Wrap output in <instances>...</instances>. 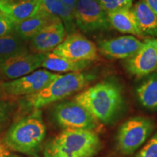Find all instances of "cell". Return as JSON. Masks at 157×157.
I'll return each mask as SVG.
<instances>
[{
  "mask_svg": "<svg viewBox=\"0 0 157 157\" xmlns=\"http://www.w3.org/2000/svg\"><path fill=\"white\" fill-rule=\"evenodd\" d=\"M73 101L83 106L98 122L110 123L123 104L121 89L112 82H102L82 90Z\"/></svg>",
  "mask_w": 157,
  "mask_h": 157,
  "instance_id": "obj_1",
  "label": "cell"
},
{
  "mask_svg": "<svg viewBox=\"0 0 157 157\" xmlns=\"http://www.w3.org/2000/svg\"><path fill=\"white\" fill-rule=\"evenodd\" d=\"M101 148L95 131L63 129L45 147L44 157H93Z\"/></svg>",
  "mask_w": 157,
  "mask_h": 157,
  "instance_id": "obj_2",
  "label": "cell"
},
{
  "mask_svg": "<svg viewBox=\"0 0 157 157\" xmlns=\"http://www.w3.org/2000/svg\"><path fill=\"white\" fill-rule=\"evenodd\" d=\"M96 78L91 72H70L58 74L47 87L38 93L25 96V105L33 109H40L68 96L81 92Z\"/></svg>",
  "mask_w": 157,
  "mask_h": 157,
  "instance_id": "obj_3",
  "label": "cell"
},
{
  "mask_svg": "<svg viewBox=\"0 0 157 157\" xmlns=\"http://www.w3.org/2000/svg\"><path fill=\"white\" fill-rule=\"evenodd\" d=\"M46 135V127L40 109L11 125L3 143L10 150L23 154H32L38 150Z\"/></svg>",
  "mask_w": 157,
  "mask_h": 157,
  "instance_id": "obj_4",
  "label": "cell"
},
{
  "mask_svg": "<svg viewBox=\"0 0 157 157\" xmlns=\"http://www.w3.org/2000/svg\"><path fill=\"white\" fill-rule=\"evenodd\" d=\"M154 129V121L148 118L135 117L129 119L117 132L118 151L125 156L134 154L146 143Z\"/></svg>",
  "mask_w": 157,
  "mask_h": 157,
  "instance_id": "obj_5",
  "label": "cell"
},
{
  "mask_svg": "<svg viewBox=\"0 0 157 157\" xmlns=\"http://www.w3.org/2000/svg\"><path fill=\"white\" fill-rule=\"evenodd\" d=\"M52 117L60 127L66 129L95 131L99 122L87 110L74 101L58 103L52 109Z\"/></svg>",
  "mask_w": 157,
  "mask_h": 157,
  "instance_id": "obj_6",
  "label": "cell"
},
{
  "mask_svg": "<svg viewBox=\"0 0 157 157\" xmlns=\"http://www.w3.org/2000/svg\"><path fill=\"white\" fill-rule=\"evenodd\" d=\"M58 76V74L50 71L39 69L22 77L2 82L1 85L7 97H25L44 89Z\"/></svg>",
  "mask_w": 157,
  "mask_h": 157,
  "instance_id": "obj_7",
  "label": "cell"
},
{
  "mask_svg": "<svg viewBox=\"0 0 157 157\" xmlns=\"http://www.w3.org/2000/svg\"><path fill=\"white\" fill-rule=\"evenodd\" d=\"M74 13L76 27L84 32L106 30L110 27L107 14L97 0H78Z\"/></svg>",
  "mask_w": 157,
  "mask_h": 157,
  "instance_id": "obj_8",
  "label": "cell"
},
{
  "mask_svg": "<svg viewBox=\"0 0 157 157\" xmlns=\"http://www.w3.org/2000/svg\"><path fill=\"white\" fill-rule=\"evenodd\" d=\"M98 47L83 35L73 33L52 51L55 54L73 61H95L99 60Z\"/></svg>",
  "mask_w": 157,
  "mask_h": 157,
  "instance_id": "obj_9",
  "label": "cell"
},
{
  "mask_svg": "<svg viewBox=\"0 0 157 157\" xmlns=\"http://www.w3.org/2000/svg\"><path fill=\"white\" fill-rule=\"evenodd\" d=\"M124 66L129 74L137 77L157 72V38H147L141 48L125 60Z\"/></svg>",
  "mask_w": 157,
  "mask_h": 157,
  "instance_id": "obj_10",
  "label": "cell"
},
{
  "mask_svg": "<svg viewBox=\"0 0 157 157\" xmlns=\"http://www.w3.org/2000/svg\"><path fill=\"white\" fill-rule=\"evenodd\" d=\"M45 53L24 52L0 61L1 74L10 79L22 77L42 67Z\"/></svg>",
  "mask_w": 157,
  "mask_h": 157,
  "instance_id": "obj_11",
  "label": "cell"
},
{
  "mask_svg": "<svg viewBox=\"0 0 157 157\" xmlns=\"http://www.w3.org/2000/svg\"><path fill=\"white\" fill-rule=\"evenodd\" d=\"M66 29L62 21L56 17L30 39V50L34 53L52 52L66 39Z\"/></svg>",
  "mask_w": 157,
  "mask_h": 157,
  "instance_id": "obj_12",
  "label": "cell"
},
{
  "mask_svg": "<svg viewBox=\"0 0 157 157\" xmlns=\"http://www.w3.org/2000/svg\"><path fill=\"white\" fill-rule=\"evenodd\" d=\"M143 45L134 36L127 35L105 39L98 42V51L105 57L113 59H127L132 56Z\"/></svg>",
  "mask_w": 157,
  "mask_h": 157,
  "instance_id": "obj_13",
  "label": "cell"
},
{
  "mask_svg": "<svg viewBox=\"0 0 157 157\" xmlns=\"http://www.w3.org/2000/svg\"><path fill=\"white\" fill-rule=\"evenodd\" d=\"M40 0H0V13L13 25L37 13Z\"/></svg>",
  "mask_w": 157,
  "mask_h": 157,
  "instance_id": "obj_14",
  "label": "cell"
},
{
  "mask_svg": "<svg viewBox=\"0 0 157 157\" xmlns=\"http://www.w3.org/2000/svg\"><path fill=\"white\" fill-rule=\"evenodd\" d=\"M137 27L143 37L157 38V15L143 0L131 7Z\"/></svg>",
  "mask_w": 157,
  "mask_h": 157,
  "instance_id": "obj_15",
  "label": "cell"
},
{
  "mask_svg": "<svg viewBox=\"0 0 157 157\" xmlns=\"http://www.w3.org/2000/svg\"><path fill=\"white\" fill-rule=\"evenodd\" d=\"M39 10L61 20L66 32L69 34L75 33L76 25L74 10L60 0H40Z\"/></svg>",
  "mask_w": 157,
  "mask_h": 157,
  "instance_id": "obj_16",
  "label": "cell"
},
{
  "mask_svg": "<svg viewBox=\"0 0 157 157\" xmlns=\"http://www.w3.org/2000/svg\"><path fill=\"white\" fill-rule=\"evenodd\" d=\"M57 17L38 10L36 13L29 18L14 25L13 31L20 37L27 40L31 39L45 25L52 22Z\"/></svg>",
  "mask_w": 157,
  "mask_h": 157,
  "instance_id": "obj_17",
  "label": "cell"
},
{
  "mask_svg": "<svg viewBox=\"0 0 157 157\" xmlns=\"http://www.w3.org/2000/svg\"><path fill=\"white\" fill-rule=\"evenodd\" d=\"M91 63L90 61H73L50 52L45 53L42 67L50 71L70 73L83 71Z\"/></svg>",
  "mask_w": 157,
  "mask_h": 157,
  "instance_id": "obj_18",
  "label": "cell"
},
{
  "mask_svg": "<svg viewBox=\"0 0 157 157\" xmlns=\"http://www.w3.org/2000/svg\"><path fill=\"white\" fill-rule=\"evenodd\" d=\"M107 17L110 25H111L116 30L119 31V32L143 37L137 27L136 21L131 9L121 10L113 13H108Z\"/></svg>",
  "mask_w": 157,
  "mask_h": 157,
  "instance_id": "obj_19",
  "label": "cell"
},
{
  "mask_svg": "<svg viewBox=\"0 0 157 157\" xmlns=\"http://www.w3.org/2000/svg\"><path fill=\"white\" fill-rule=\"evenodd\" d=\"M137 98L143 107L150 111L157 110V72L148 76L137 88Z\"/></svg>",
  "mask_w": 157,
  "mask_h": 157,
  "instance_id": "obj_20",
  "label": "cell"
},
{
  "mask_svg": "<svg viewBox=\"0 0 157 157\" xmlns=\"http://www.w3.org/2000/svg\"><path fill=\"white\" fill-rule=\"evenodd\" d=\"M26 41L14 31L0 36V61L12 56L29 52Z\"/></svg>",
  "mask_w": 157,
  "mask_h": 157,
  "instance_id": "obj_21",
  "label": "cell"
},
{
  "mask_svg": "<svg viewBox=\"0 0 157 157\" xmlns=\"http://www.w3.org/2000/svg\"><path fill=\"white\" fill-rule=\"evenodd\" d=\"M106 14L121 10L131 9L133 0H97Z\"/></svg>",
  "mask_w": 157,
  "mask_h": 157,
  "instance_id": "obj_22",
  "label": "cell"
},
{
  "mask_svg": "<svg viewBox=\"0 0 157 157\" xmlns=\"http://www.w3.org/2000/svg\"><path fill=\"white\" fill-rule=\"evenodd\" d=\"M134 157H157V131Z\"/></svg>",
  "mask_w": 157,
  "mask_h": 157,
  "instance_id": "obj_23",
  "label": "cell"
},
{
  "mask_svg": "<svg viewBox=\"0 0 157 157\" xmlns=\"http://www.w3.org/2000/svg\"><path fill=\"white\" fill-rule=\"evenodd\" d=\"M13 107L9 102L0 101V132L8 124L12 118Z\"/></svg>",
  "mask_w": 157,
  "mask_h": 157,
  "instance_id": "obj_24",
  "label": "cell"
},
{
  "mask_svg": "<svg viewBox=\"0 0 157 157\" xmlns=\"http://www.w3.org/2000/svg\"><path fill=\"white\" fill-rule=\"evenodd\" d=\"M14 25L8 19L0 13V36L13 32Z\"/></svg>",
  "mask_w": 157,
  "mask_h": 157,
  "instance_id": "obj_25",
  "label": "cell"
},
{
  "mask_svg": "<svg viewBox=\"0 0 157 157\" xmlns=\"http://www.w3.org/2000/svg\"><path fill=\"white\" fill-rule=\"evenodd\" d=\"M0 157H17L11 150L7 148L5 143L0 141Z\"/></svg>",
  "mask_w": 157,
  "mask_h": 157,
  "instance_id": "obj_26",
  "label": "cell"
},
{
  "mask_svg": "<svg viewBox=\"0 0 157 157\" xmlns=\"http://www.w3.org/2000/svg\"><path fill=\"white\" fill-rule=\"evenodd\" d=\"M157 15V0H143Z\"/></svg>",
  "mask_w": 157,
  "mask_h": 157,
  "instance_id": "obj_27",
  "label": "cell"
},
{
  "mask_svg": "<svg viewBox=\"0 0 157 157\" xmlns=\"http://www.w3.org/2000/svg\"><path fill=\"white\" fill-rule=\"evenodd\" d=\"M63 3H64L65 5L68 7H69L70 8L73 9L74 10V7H75L76 4L78 2V0H60Z\"/></svg>",
  "mask_w": 157,
  "mask_h": 157,
  "instance_id": "obj_28",
  "label": "cell"
},
{
  "mask_svg": "<svg viewBox=\"0 0 157 157\" xmlns=\"http://www.w3.org/2000/svg\"><path fill=\"white\" fill-rule=\"evenodd\" d=\"M6 97H7V96L5 93V92L3 91L2 87V85H1V83H0V101H3L4 98H5Z\"/></svg>",
  "mask_w": 157,
  "mask_h": 157,
  "instance_id": "obj_29",
  "label": "cell"
},
{
  "mask_svg": "<svg viewBox=\"0 0 157 157\" xmlns=\"http://www.w3.org/2000/svg\"><path fill=\"white\" fill-rule=\"evenodd\" d=\"M0 74H1V71H0Z\"/></svg>",
  "mask_w": 157,
  "mask_h": 157,
  "instance_id": "obj_30",
  "label": "cell"
}]
</instances>
